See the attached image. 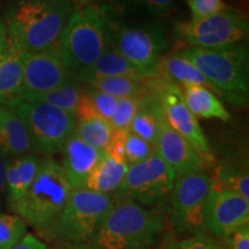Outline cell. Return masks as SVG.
I'll return each instance as SVG.
<instances>
[{"label": "cell", "mask_w": 249, "mask_h": 249, "mask_svg": "<svg viewBox=\"0 0 249 249\" xmlns=\"http://www.w3.org/2000/svg\"><path fill=\"white\" fill-rule=\"evenodd\" d=\"M113 15L107 5L76 7L57 42L68 74L77 76L112 45Z\"/></svg>", "instance_id": "6da1fadb"}, {"label": "cell", "mask_w": 249, "mask_h": 249, "mask_svg": "<svg viewBox=\"0 0 249 249\" xmlns=\"http://www.w3.org/2000/svg\"><path fill=\"white\" fill-rule=\"evenodd\" d=\"M75 9L73 0H17L5 24L8 43L26 53L57 46Z\"/></svg>", "instance_id": "7a4b0ae2"}, {"label": "cell", "mask_w": 249, "mask_h": 249, "mask_svg": "<svg viewBox=\"0 0 249 249\" xmlns=\"http://www.w3.org/2000/svg\"><path fill=\"white\" fill-rule=\"evenodd\" d=\"M165 226L160 209H149L113 194L91 245L95 249H150Z\"/></svg>", "instance_id": "3957f363"}, {"label": "cell", "mask_w": 249, "mask_h": 249, "mask_svg": "<svg viewBox=\"0 0 249 249\" xmlns=\"http://www.w3.org/2000/svg\"><path fill=\"white\" fill-rule=\"evenodd\" d=\"M177 53L201 71L211 88L235 105H245L249 96V52L246 42L223 48L187 46Z\"/></svg>", "instance_id": "277c9868"}, {"label": "cell", "mask_w": 249, "mask_h": 249, "mask_svg": "<svg viewBox=\"0 0 249 249\" xmlns=\"http://www.w3.org/2000/svg\"><path fill=\"white\" fill-rule=\"evenodd\" d=\"M71 191L61 164L45 157L40 160L29 189L11 211L22 218L27 225L48 234L66 207Z\"/></svg>", "instance_id": "5b68a950"}, {"label": "cell", "mask_w": 249, "mask_h": 249, "mask_svg": "<svg viewBox=\"0 0 249 249\" xmlns=\"http://www.w3.org/2000/svg\"><path fill=\"white\" fill-rule=\"evenodd\" d=\"M20 116L29 133L33 151L51 156L62 150L76 126V117L48 103L18 96L6 103Z\"/></svg>", "instance_id": "8992f818"}, {"label": "cell", "mask_w": 249, "mask_h": 249, "mask_svg": "<svg viewBox=\"0 0 249 249\" xmlns=\"http://www.w3.org/2000/svg\"><path fill=\"white\" fill-rule=\"evenodd\" d=\"M112 198L113 194H101L86 187L73 189L66 207L48 235L67 245L91 244Z\"/></svg>", "instance_id": "52a82bcc"}, {"label": "cell", "mask_w": 249, "mask_h": 249, "mask_svg": "<svg viewBox=\"0 0 249 249\" xmlns=\"http://www.w3.org/2000/svg\"><path fill=\"white\" fill-rule=\"evenodd\" d=\"M211 177L204 170L178 176L169 198V223L177 238L204 232V211Z\"/></svg>", "instance_id": "ba28073f"}, {"label": "cell", "mask_w": 249, "mask_h": 249, "mask_svg": "<svg viewBox=\"0 0 249 249\" xmlns=\"http://www.w3.org/2000/svg\"><path fill=\"white\" fill-rule=\"evenodd\" d=\"M112 46L130 62L140 75L152 79L160 75V61L169 48L163 23L150 22L113 28Z\"/></svg>", "instance_id": "9c48e42d"}, {"label": "cell", "mask_w": 249, "mask_h": 249, "mask_svg": "<svg viewBox=\"0 0 249 249\" xmlns=\"http://www.w3.org/2000/svg\"><path fill=\"white\" fill-rule=\"evenodd\" d=\"M177 176L157 152L145 160L129 165L120 188L114 194L144 208L160 209L169 202Z\"/></svg>", "instance_id": "30bf717a"}, {"label": "cell", "mask_w": 249, "mask_h": 249, "mask_svg": "<svg viewBox=\"0 0 249 249\" xmlns=\"http://www.w3.org/2000/svg\"><path fill=\"white\" fill-rule=\"evenodd\" d=\"M174 33L188 43V46L223 48L246 42L249 23L245 14L229 7L207 18L178 21L174 24Z\"/></svg>", "instance_id": "8fae6325"}, {"label": "cell", "mask_w": 249, "mask_h": 249, "mask_svg": "<svg viewBox=\"0 0 249 249\" xmlns=\"http://www.w3.org/2000/svg\"><path fill=\"white\" fill-rule=\"evenodd\" d=\"M158 97L169 126L198 152L207 165H210L213 161L210 144L197 118L187 107L181 87L165 76V80L158 89Z\"/></svg>", "instance_id": "7c38bea8"}, {"label": "cell", "mask_w": 249, "mask_h": 249, "mask_svg": "<svg viewBox=\"0 0 249 249\" xmlns=\"http://www.w3.org/2000/svg\"><path fill=\"white\" fill-rule=\"evenodd\" d=\"M246 224H249V200L211 180L204 211V232L222 241Z\"/></svg>", "instance_id": "4fadbf2b"}, {"label": "cell", "mask_w": 249, "mask_h": 249, "mask_svg": "<svg viewBox=\"0 0 249 249\" xmlns=\"http://www.w3.org/2000/svg\"><path fill=\"white\" fill-rule=\"evenodd\" d=\"M70 79L57 46L26 53L23 60L22 95L42 93L58 88Z\"/></svg>", "instance_id": "5bb4252c"}, {"label": "cell", "mask_w": 249, "mask_h": 249, "mask_svg": "<svg viewBox=\"0 0 249 249\" xmlns=\"http://www.w3.org/2000/svg\"><path fill=\"white\" fill-rule=\"evenodd\" d=\"M156 152L174 171L177 177L193 171L204 170L207 166V163L198 152L182 136L171 128L166 119L161 124L156 143Z\"/></svg>", "instance_id": "9a60e30c"}, {"label": "cell", "mask_w": 249, "mask_h": 249, "mask_svg": "<svg viewBox=\"0 0 249 249\" xmlns=\"http://www.w3.org/2000/svg\"><path fill=\"white\" fill-rule=\"evenodd\" d=\"M62 170L71 189L83 188L89 176L102 160L105 151L87 144L75 130L62 148Z\"/></svg>", "instance_id": "2e32d148"}, {"label": "cell", "mask_w": 249, "mask_h": 249, "mask_svg": "<svg viewBox=\"0 0 249 249\" xmlns=\"http://www.w3.org/2000/svg\"><path fill=\"white\" fill-rule=\"evenodd\" d=\"M31 152L33 145L23 120L8 105L0 104V154L13 160Z\"/></svg>", "instance_id": "e0dca14e"}, {"label": "cell", "mask_w": 249, "mask_h": 249, "mask_svg": "<svg viewBox=\"0 0 249 249\" xmlns=\"http://www.w3.org/2000/svg\"><path fill=\"white\" fill-rule=\"evenodd\" d=\"M39 157L28 154L8 160L6 166V198L9 210L23 197L39 166Z\"/></svg>", "instance_id": "ac0fdd59"}, {"label": "cell", "mask_w": 249, "mask_h": 249, "mask_svg": "<svg viewBox=\"0 0 249 249\" xmlns=\"http://www.w3.org/2000/svg\"><path fill=\"white\" fill-rule=\"evenodd\" d=\"M164 121L165 116L160 107L158 90H155L144 95L130 123L129 130L150 144L156 145Z\"/></svg>", "instance_id": "d6986e66"}, {"label": "cell", "mask_w": 249, "mask_h": 249, "mask_svg": "<svg viewBox=\"0 0 249 249\" xmlns=\"http://www.w3.org/2000/svg\"><path fill=\"white\" fill-rule=\"evenodd\" d=\"M26 52L8 43L0 57V103H6L22 95L23 60Z\"/></svg>", "instance_id": "ffe728a7"}, {"label": "cell", "mask_w": 249, "mask_h": 249, "mask_svg": "<svg viewBox=\"0 0 249 249\" xmlns=\"http://www.w3.org/2000/svg\"><path fill=\"white\" fill-rule=\"evenodd\" d=\"M128 163L123 158L105 151L102 160L90 174L85 187L101 194H114L123 183Z\"/></svg>", "instance_id": "44dd1931"}, {"label": "cell", "mask_w": 249, "mask_h": 249, "mask_svg": "<svg viewBox=\"0 0 249 249\" xmlns=\"http://www.w3.org/2000/svg\"><path fill=\"white\" fill-rule=\"evenodd\" d=\"M117 76L143 77L130 65V62L114 46L111 45L88 68L75 76V79L86 85L93 80Z\"/></svg>", "instance_id": "7402d4cb"}, {"label": "cell", "mask_w": 249, "mask_h": 249, "mask_svg": "<svg viewBox=\"0 0 249 249\" xmlns=\"http://www.w3.org/2000/svg\"><path fill=\"white\" fill-rule=\"evenodd\" d=\"M182 95L187 107L194 116L203 119H218L229 121L231 114L224 107L217 96L213 95L211 89L202 86H182Z\"/></svg>", "instance_id": "603a6c76"}, {"label": "cell", "mask_w": 249, "mask_h": 249, "mask_svg": "<svg viewBox=\"0 0 249 249\" xmlns=\"http://www.w3.org/2000/svg\"><path fill=\"white\" fill-rule=\"evenodd\" d=\"M160 74L181 86H202L213 89L200 71L186 58L176 53L164 55L160 61Z\"/></svg>", "instance_id": "cb8c5ba5"}, {"label": "cell", "mask_w": 249, "mask_h": 249, "mask_svg": "<svg viewBox=\"0 0 249 249\" xmlns=\"http://www.w3.org/2000/svg\"><path fill=\"white\" fill-rule=\"evenodd\" d=\"M81 93H82V88L79 86L77 81H71L68 79L66 82L62 83L58 88L50 90V91L42 93H28V95L21 96H26V97L48 103L50 105H53L55 107L70 112V113L75 116Z\"/></svg>", "instance_id": "d4e9b609"}, {"label": "cell", "mask_w": 249, "mask_h": 249, "mask_svg": "<svg viewBox=\"0 0 249 249\" xmlns=\"http://www.w3.org/2000/svg\"><path fill=\"white\" fill-rule=\"evenodd\" d=\"M75 133L87 144L105 151L110 144L113 128L107 120L102 118L76 121Z\"/></svg>", "instance_id": "484cf974"}, {"label": "cell", "mask_w": 249, "mask_h": 249, "mask_svg": "<svg viewBox=\"0 0 249 249\" xmlns=\"http://www.w3.org/2000/svg\"><path fill=\"white\" fill-rule=\"evenodd\" d=\"M211 180L223 188L234 192L249 200V176L244 167L224 163L217 167Z\"/></svg>", "instance_id": "4316f807"}, {"label": "cell", "mask_w": 249, "mask_h": 249, "mask_svg": "<svg viewBox=\"0 0 249 249\" xmlns=\"http://www.w3.org/2000/svg\"><path fill=\"white\" fill-rule=\"evenodd\" d=\"M150 249H225V247L223 241L213 238L207 232H200L185 238H177L170 233L160 244L152 246Z\"/></svg>", "instance_id": "83f0119b"}, {"label": "cell", "mask_w": 249, "mask_h": 249, "mask_svg": "<svg viewBox=\"0 0 249 249\" xmlns=\"http://www.w3.org/2000/svg\"><path fill=\"white\" fill-rule=\"evenodd\" d=\"M176 0H114V5L124 13L160 18L169 13Z\"/></svg>", "instance_id": "f1b7e54d"}, {"label": "cell", "mask_w": 249, "mask_h": 249, "mask_svg": "<svg viewBox=\"0 0 249 249\" xmlns=\"http://www.w3.org/2000/svg\"><path fill=\"white\" fill-rule=\"evenodd\" d=\"M27 234V224L18 214L0 213V249L13 248Z\"/></svg>", "instance_id": "f546056e"}, {"label": "cell", "mask_w": 249, "mask_h": 249, "mask_svg": "<svg viewBox=\"0 0 249 249\" xmlns=\"http://www.w3.org/2000/svg\"><path fill=\"white\" fill-rule=\"evenodd\" d=\"M156 152V145L144 141L128 130L124 144V156L128 165L138 164L140 161L145 160Z\"/></svg>", "instance_id": "4dcf8cb0"}, {"label": "cell", "mask_w": 249, "mask_h": 249, "mask_svg": "<svg viewBox=\"0 0 249 249\" xmlns=\"http://www.w3.org/2000/svg\"><path fill=\"white\" fill-rule=\"evenodd\" d=\"M143 97H144V95L138 96V97H127L119 99V104H118L116 113L112 117V119L108 121L113 130L129 129L130 123H132L133 118L135 117Z\"/></svg>", "instance_id": "1f68e13d"}, {"label": "cell", "mask_w": 249, "mask_h": 249, "mask_svg": "<svg viewBox=\"0 0 249 249\" xmlns=\"http://www.w3.org/2000/svg\"><path fill=\"white\" fill-rule=\"evenodd\" d=\"M88 91L91 102L95 107L96 111H97L98 116L102 119L110 121L112 117L116 113L118 104H119V99L113 97V96L107 95V93L101 92L98 90L91 89V88H86Z\"/></svg>", "instance_id": "d6a6232c"}, {"label": "cell", "mask_w": 249, "mask_h": 249, "mask_svg": "<svg viewBox=\"0 0 249 249\" xmlns=\"http://www.w3.org/2000/svg\"><path fill=\"white\" fill-rule=\"evenodd\" d=\"M192 18H202L220 13L229 7L223 0H186Z\"/></svg>", "instance_id": "836d02e7"}, {"label": "cell", "mask_w": 249, "mask_h": 249, "mask_svg": "<svg viewBox=\"0 0 249 249\" xmlns=\"http://www.w3.org/2000/svg\"><path fill=\"white\" fill-rule=\"evenodd\" d=\"M222 241L225 249H249V224L241 226Z\"/></svg>", "instance_id": "e575fe53"}, {"label": "cell", "mask_w": 249, "mask_h": 249, "mask_svg": "<svg viewBox=\"0 0 249 249\" xmlns=\"http://www.w3.org/2000/svg\"><path fill=\"white\" fill-rule=\"evenodd\" d=\"M76 121H83L89 119H95V118H101L98 116L97 111H96L95 107H93L91 98H90L87 89H82V93H81V98L77 105L76 110Z\"/></svg>", "instance_id": "d590c367"}, {"label": "cell", "mask_w": 249, "mask_h": 249, "mask_svg": "<svg viewBox=\"0 0 249 249\" xmlns=\"http://www.w3.org/2000/svg\"><path fill=\"white\" fill-rule=\"evenodd\" d=\"M11 249H48L44 242H42L39 239L33 234H26L21 239L20 242H18L13 248Z\"/></svg>", "instance_id": "8d00e7d4"}, {"label": "cell", "mask_w": 249, "mask_h": 249, "mask_svg": "<svg viewBox=\"0 0 249 249\" xmlns=\"http://www.w3.org/2000/svg\"><path fill=\"white\" fill-rule=\"evenodd\" d=\"M8 160L4 155L0 154V201H1L2 194L5 192L6 186V166H7Z\"/></svg>", "instance_id": "74e56055"}, {"label": "cell", "mask_w": 249, "mask_h": 249, "mask_svg": "<svg viewBox=\"0 0 249 249\" xmlns=\"http://www.w3.org/2000/svg\"><path fill=\"white\" fill-rule=\"evenodd\" d=\"M7 46H8L7 30H6L5 23L2 22V21H0V57L5 53Z\"/></svg>", "instance_id": "f35d334b"}, {"label": "cell", "mask_w": 249, "mask_h": 249, "mask_svg": "<svg viewBox=\"0 0 249 249\" xmlns=\"http://www.w3.org/2000/svg\"><path fill=\"white\" fill-rule=\"evenodd\" d=\"M58 249H95V247L91 244H85V245H67L64 244L61 247Z\"/></svg>", "instance_id": "ab89813d"}, {"label": "cell", "mask_w": 249, "mask_h": 249, "mask_svg": "<svg viewBox=\"0 0 249 249\" xmlns=\"http://www.w3.org/2000/svg\"><path fill=\"white\" fill-rule=\"evenodd\" d=\"M101 0H73V2L79 7H82V6H88V5H93L97 4Z\"/></svg>", "instance_id": "60d3db41"}]
</instances>
